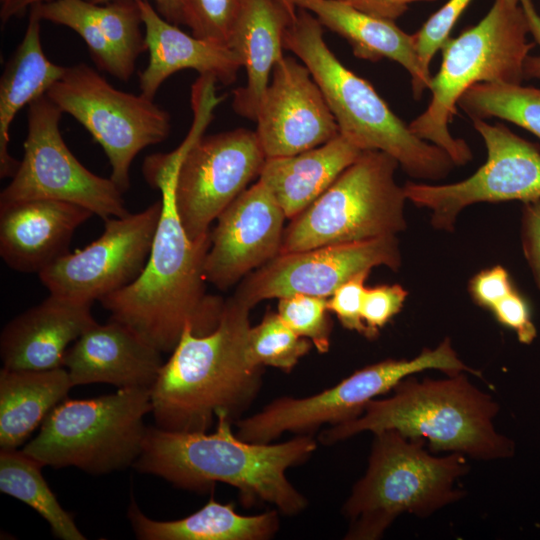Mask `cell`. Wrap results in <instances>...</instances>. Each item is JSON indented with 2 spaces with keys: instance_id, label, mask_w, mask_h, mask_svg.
Instances as JSON below:
<instances>
[{
  "instance_id": "17",
  "label": "cell",
  "mask_w": 540,
  "mask_h": 540,
  "mask_svg": "<svg viewBox=\"0 0 540 540\" xmlns=\"http://www.w3.org/2000/svg\"><path fill=\"white\" fill-rule=\"evenodd\" d=\"M256 133L267 158L318 147L339 134L336 120L308 68L283 57L260 102Z\"/></svg>"
},
{
  "instance_id": "19",
  "label": "cell",
  "mask_w": 540,
  "mask_h": 540,
  "mask_svg": "<svg viewBox=\"0 0 540 540\" xmlns=\"http://www.w3.org/2000/svg\"><path fill=\"white\" fill-rule=\"evenodd\" d=\"M30 9L41 21L76 32L86 43L97 67L121 81L131 78L138 56L146 50L138 0H113L105 4L50 0Z\"/></svg>"
},
{
  "instance_id": "39",
  "label": "cell",
  "mask_w": 540,
  "mask_h": 540,
  "mask_svg": "<svg viewBox=\"0 0 540 540\" xmlns=\"http://www.w3.org/2000/svg\"><path fill=\"white\" fill-rule=\"evenodd\" d=\"M514 290L508 271L500 265L478 272L469 282L473 301L489 311Z\"/></svg>"
},
{
  "instance_id": "43",
  "label": "cell",
  "mask_w": 540,
  "mask_h": 540,
  "mask_svg": "<svg viewBox=\"0 0 540 540\" xmlns=\"http://www.w3.org/2000/svg\"><path fill=\"white\" fill-rule=\"evenodd\" d=\"M95 4H105L113 0H86ZM158 13L167 21L179 25L183 24V11L181 0H152Z\"/></svg>"
},
{
  "instance_id": "10",
  "label": "cell",
  "mask_w": 540,
  "mask_h": 540,
  "mask_svg": "<svg viewBox=\"0 0 540 540\" xmlns=\"http://www.w3.org/2000/svg\"><path fill=\"white\" fill-rule=\"evenodd\" d=\"M399 163L379 150H364L335 182L285 227L280 253L396 236L406 229Z\"/></svg>"
},
{
  "instance_id": "27",
  "label": "cell",
  "mask_w": 540,
  "mask_h": 540,
  "mask_svg": "<svg viewBox=\"0 0 540 540\" xmlns=\"http://www.w3.org/2000/svg\"><path fill=\"white\" fill-rule=\"evenodd\" d=\"M41 19L29 10L24 36L7 61L0 80V177H13L20 162L9 151L10 127L24 106L45 95L66 67L51 62L40 38Z\"/></svg>"
},
{
  "instance_id": "23",
  "label": "cell",
  "mask_w": 540,
  "mask_h": 540,
  "mask_svg": "<svg viewBox=\"0 0 540 540\" xmlns=\"http://www.w3.org/2000/svg\"><path fill=\"white\" fill-rule=\"evenodd\" d=\"M149 53L139 74V89L154 100L162 83L177 71L193 69L212 75L224 85L233 83L242 67L237 55L225 45L189 35L163 18L148 0H138Z\"/></svg>"
},
{
  "instance_id": "9",
  "label": "cell",
  "mask_w": 540,
  "mask_h": 540,
  "mask_svg": "<svg viewBox=\"0 0 540 540\" xmlns=\"http://www.w3.org/2000/svg\"><path fill=\"white\" fill-rule=\"evenodd\" d=\"M152 411L151 390L118 389L90 399H65L22 449L43 466L102 475L134 465Z\"/></svg>"
},
{
  "instance_id": "18",
  "label": "cell",
  "mask_w": 540,
  "mask_h": 540,
  "mask_svg": "<svg viewBox=\"0 0 540 540\" xmlns=\"http://www.w3.org/2000/svg\"><path fill=\"white\" fill-rule=\"evenodd\" d=\"M285 219L271 191L258 179L225 208L210 230L207 282L226 290L274 259L280 253Z\"/></svg>"
},
{
  "instance_id": "14",
  "label": "cell",
  "mask_w": 540,
  "mask_h": 540,
  "mask_svg": "<svg viewBox=\"0 0 540 540\" xmlns=\"http://www.w3.org/2000/svg\"><path fill=\"white\" fill-rule=\"evenodd\" d=\"M486 147V161L468 178L449 184L407 182V200L426 208L431 225L453 231L466 207L481 202L540 200V147L503 123L472 120Z\"/></svg>"
},
{
  "instance_id": "8",
  "label": "cell",
  "mask_w": 540,
  "mask_h": 540,
  "mask_svg": "<svg viewBox=\"0 0 540 540\" xmlns=\"http://www.w3.org/2000/svg\"><path fill=\"white\" fill-rule=\"evenodd\" d=\"M216 82L204 75L192 86L194 123L174 185L178 216L190 239L210 232L212 222L259 177L267 158L256 131L238 128L203 136L223 100L215 94Z\"/></svg>"
},
{
  "instance_id": "45",
  "label": "cell",
  "mask_w": 540,
  "mask_h": 540,
  "mask_svg": "<svg viewBox=\"0 0 540 540\" xmlns=\"http://www.w3.org/2000/svg\"><path fill=\"white\" fill-rule=\"evenodd\" d=\"M282 1L293 9L297 8V6L295 5V0H282Z\"/></svg>"
},
{
  "instance_id": "3",
  "label": "cell",
  "mask_w": 540,
  "mask_h": 540,
  "mask_svg": "<svg viewBox=\"0 0 540 540\" xmlns=\"http://www.w3.org/2000/svg\"><path fill=\"white\" fill-rule=\"evenodd\" d=\"M249 306L225 301L220 322L206 335L186 327L151 389L155 426L176 432H208L217 414L234 424L262 386L264 367L248 355Z\"/></svg>"
},
{
  "instance_id": "33",
  "label": "cell",
  "mask_w": 540,
  "mask_h": 540,
  "mask_svg": "<svg viewBox=\"0 0 540 540\" xmlns=\"http://www.w3.org/2000/svg\"><path fill=\"white\" fill-rule=\"evenodd\" d=\"M328 298L293 294L278 299L277 313L299 336L308 339L319 353L330 348L332 322Z\"/></svg>"
},
{
  "instance_id": "20",
  "label": "cell",
  "mask_w": 540,
  "mask_h": 540,
  "mask_svg": "<svg viewBox=\"0 0 540 540\" xmlns=\"http://www.w3.org/2000/svg\"><path fill=\"white\" fill-rule=\"evenodd\" d=\"M93 215L59 200L0 202V256L14 271L39 274L69 252L73 234Z\"/></svg>"
},
{
  "instance_id": "31",
  "label": "cell",
  "mask_w": 540,
  "mask_h": 540,
  "mask_svg": "<svg viewBox=\"0 0 540 540\" xmlns=\"http://www.w3.org/2000/svg\"><path fill=\"white\" fill-rule=\"evenodd\" d=\"M457 106L471 120L498 118L515 124L540 140V88L508 83H477Z\"/></svg>"
},
{
  "instance_id": "4",
  "label": "cell",
  "mask_w": 540,
  "mask_h": 540,
  "mask_svg": "<svg viewBox=\"0 0 540 540\" xmlns=\"http://www.w3.org/2000/svg\"><path fill=\"white\" fill-rule=\"evenodd\" d=\"M465 373L423 380L410 375L389 397L371 400L358 418L323 430L319 441L332 445L363 432L395 430L424 440L434 452L484 461L512 457L514 442L494 425L499 405Z\"/></svg>"
},
{
  "instance_id": "40",
  "label": "cell",
  "mask_w": 540,
  "mask_h": 540,
  "mask_svg": "<svg viewBox=\"0 0 540 540\" xmlns=\"http://www.w3.org/2000/svg\"><path fill=\"white\" fill-rule=\"evenodd\" d=\"M520 237L524 257L540 290V200L523 203Z\"/></svg>"
},
{
  "instance_id": "24",
  "label": "cell",
  "mask_w": 540,
  "mask_h": 540,
  "mask_svg": "<svg viewBox=\"0 0 540 540\" xmlns=\"http://www.w3.org/2000/svg\"><path fill=\"white\" fill-rule=\"evenodd\" d=\"M296 13L282 0L243 1L228 41L247 74L246 85L233 92L232 106L240 116L255 120L270 74L284 57V35Z\"/></svg>"
},
{
  "instance_id": "2",
  "label": "cell",
  "mask_w": 540,
  "mask_h": 540,
  "mask_svg": "<svg viewBox=\"0 0 540 540\" xmlns=\"http://www.w3.org/2000/svg\"><path fill=\"white\" fill-rule=\"evenodd\" d=\"M233 424L219 413L213 433L149 426L133 466L180 489L204 492L221 482L237 489L246 507L267 503L284 515L301 513L308 501L286 471L306 462L317 441L306 434L281 443H253L240 439Z\"/></svg>"
},
{
  "instance_id": "42",
  "label": "cell",
  "mask_w": 540,
  "mask_h": 540,
  "mask_svg": "<svg viewBox=\"0 0 540 540\" xmlns=\"http://www.w3.org/2000/svg\"><path fill=\"white\" fill-rule=\"evenodd\" d=\"M526 15L529 33L534 43L540 48V15L532 0H520ZM524 79H536L540 81V53L529 55L524 64Z\"/></svg>"
},
{
  "instance_id": "16",
  "label": "cell",
  "mask_w": 540,
  "mask_h": 540,
  "mask_svg": "<svg viewBox=\"0 0 540 540\" xmlns=\"http://www.w3.org/2000/svg\"><path fill=\"white\" fill-rule=\"evenodd\" d=\"M400 265L396 236L279 253L248 274L233 296L250 308L266 299L293 294L329 298L341 284L360 272L377 266L396 271Z\"/></svg>"
},
{
  "instance_id": "21",
  "label": "cell",
  "mask_w": 540,
  "mask_h": 540,
  "mask_svg": "<svg viewBox=\"0 0 540 540\" xmlns=\"http://www.w3.org/2000/svg\"><path fill=\"white\" fill-rule=\"evenodd\" d=\"M161 354L130 327L109 318L73 342L63 366L73 386L104 383L151 390L164 364Z\"/></svg>"
},
{
  "instance_id": "22",
  "label": "cell",
  "mask_w": 540,
  "mask_h": 540,
  "mask_svg": "<svg viewBox=\"0 0 540 540\" xmlns=\"http://www.w3.org/2000/svg\"><path fill=\"white\" fill-rule=\"evenodd\" d=\"M91 306L50 294L11 319L0 335L3 367L15 370L64 367L69 345L97 323Z\"/></svg>"
},
{
  "instance_id": "13",
  "label": "cell",
  "mask_w": 540,
  "mask_h": 540,
  "mask_svg": "<svg viewBox=\"0 0 540 540\" xmlns=\"http://www.w3.org/2000/svg\"><path fill=\"white\" fill-rule=\"evenodd\" d=\"M62 114L46 94L28 105L24 156L1 191L0 202L65 201L89 209L104 221L129 214L118 186L89 171L67 147L59 128Z\"/></svg>"
},
{
  "instance_id": "29",
  "label": "cell",
  "mask_w": 540,
  "mask_h": 540,
  "mask_svg": "<svg viewBox=\"0 0 540 540\" xmlns=\"http://www.w3.org/2000/svg\"><path fill=\"white\" fill-rule=\"evenodd\" d=\"M74 387L65 367L0 370V447L17 449Z\"/></svg>"
},
{
  "instance_id": "35",
  "label": "cell",
  "mask_w": 540,
  "mask_h": 540,
  "mask_svg": "<svg viewBox=\"0 0 540 540\" xmlns=\"http://www.w3.org/2000/svg\"><path fill=\"white\" fill-rule=\"evenodd\" d=\"M473 0H448L415 32V48L424 71L431 75L430 65L462 13Z\"/></svg>"
},
{
  "instance_id": "36",
  "label": "cell",
  "mask_w": 540,
  "mask_h": 540,
  "mask_svg": "<svg viewBox=\"0 0 540 540\" xmlns=\"http://www.w3.org/2000/svg\"><path fill=\"white\" fill-rule=\"evenodd\" d=\"M407 296V290L400 284L366 288L361 314L368 339L376 338L380 329L400 312Z\"/></svg>"
},
{
  "instance_id": "28",
  "label": "cell",
  "mask_w": 540,
  "mask_h": 540,
  "mask_svg": "<svg viewBox=\"0 0 540 540\" xmlns=\"http://www.w3.org/2000/svg\"><path fill=\"white\" fill-rule=\"evenodd\" d=\"M277 509L257 515H241L233 503L213 497L199 510L177 520L147 517L132 498L127 517L140 540H268L279 530Z\"/></svg>"
},
{
  "instance_id": "25",
  "label": "cell",
  "mask_w": 540,
  "mask_h": 540,
  "mask_svg": "<svg viewBox=\"0 0 540 540\" xmlns=\"http://www.w3.org/2000/svg\"><path fill=\"white\" fill-rule=\"evenodd\" d=\"M295 5L311 12L323 27L346 39L357 58L371 62L389 59L400 64L411 77L415 100L429 88L432 75L420 63L414 35L404 32L393 20L337 0H295Z\"/></svg>"
},
{
  "instance_id": "15",
  "label": "cell",
  "mask_w": 540,
  "mask_h": 540,
  "mask_svg": "<svg viewBox=\"0 0 540 540\" xmlns=\"http://www.w3.org/2000/svg\"><path fill=\"white\" fill-rule=\"evenodd\" d=\"M161 210L160 199L105 220L95 241L55 260L38 274L40 281L52 295L88 304L126 287L148 260Z\"/></svg>"
},
{
  "instance_id": "32",
  "label": "cell",
  "mask_w": 540,
  "mask_h": 540,
  "mask_svg": "<svg viewBox=\"0 0 540 540\" xmlns=\"http://www.w3.org/2000/svg\"><path fill=\"white\" fill-rule=\"evenodd\" d=\"M312 343L296 334L278 315L267 311L248 335V355L260 367H273L289 373L311 349Z\"/></svg>"
},
{
  "instance_id": "11",
  "label": "cell",
  "mask_w": 540,
  "mask_h": 540,
  "mask_svg": "<svg viewBox=\"0 0 540 540\" xmlns=\"http://www.w3.org/2000/svg\"><path fill=\"white\" fill-rule=\"evenodd\" d=\"M429 369L480 376L445 338L437 347L424 348L411 359H386L365 366L317 394L277 398L259 412L239 419L235 433L240 439L262 444L272 443L286 432L312 435L325 424L334 426L358 418L371 400L392 391L404 378Z\"/></svg>"
},
{
  "instance_id": "34",
  "label": "cell",
  "mask_w": 540,
  "mask_h": 540,
  "mask_svg": "<svg viewBox=\"0 0 540 540\" xmlns=\"http://www.w3.org/2000/svg\"><path fill=\"white\" fill-rule=\"evenodd\" d=\"M243 1L181 0L183 24L197 38L228 46Z\"/></svg>"
},
{
  "instance_id": "41",
  "label": "cell",
  "mask_w": 540,
  "mask_h": 540,
  "mask_svg": "<svg viewBox=\"0 0 540 540\" xmlns=\"http://www.w3.org/2000/svg\"><path fill=\"white\" fill-rule=\"evenodd\" d=\"M373 16L395 21L402 16L409 5L415 2L435 0H337Z\"/></svg>"
},
{
  "instance_id": "37",
  "label": "cell",
  "mask_w": 540,
  "mask_h": 540,
  "mask_svg": "<svg viewBox=\"0 0 540 540\" xmlns=\"http://www.w3.org/2000/svg\"><path fill=\"white\" fill-rule=\"evenodd\" d=\"M370 271H363L341 284L328 298V309L341 325L367 338V328L362 319V302L366 291L365 282Z\"/></svg>"
},
{
  "instance_id": "1",
  "label": "cell",
  "mask_w": 540,
  "mask_h": 540,
  "mask_svg": "<svg viewBox=\"0 0 540 540\" xmlns=\"http://www.w3.org/2000/svg\"><path fill=\"white\" fill-rule=\"evenodd\" d=\"M179 150L145 158L147 183L161 192L162 210L148 260L129 285L99 302L117 320L161 353H171L183 331L206 335L220 322L225 301L207 293L204 266L210 232L190 239L174 199Z\"/></svg>"
},
{
  "instance_id": "30",
  "label": "cell",
  "mask_w": 540,
  "mask_h": 540,
  "mask_svg": "<svg viewBox=\"0 0 540 540\" xmlns=\"http://www.w3.org/2000/svg\"><path fill=\"white\" fill-rule=\"evenodd\" d=\"M44 466L23 450L0 449V491L14 497L46 520L61 540H85L70 513L63 509L44 479Z\"/></svg>"
},
{
  "instance_id": "5",
  "label": "cell",
  "mask_w": 540,
  "mask_h": 540,
  "mask_svg": "<svg viewBox=\"0 0 540 540\" xmlns=\"http://www.w3.org/2000/svg\"><path fill=\"white\" fill-rule=\"evenodd\" d=\"M284 49L308 68L339 133L361 150L389 154L409 176L420 180H440L453 169L455 164L444 150L416 136L367 80L339 61L311 12L297 7L284 35Z\"/></svg>"
},
{
  "instance_id": "6",
  "label": "cell",
  "mask_w": 540,
  "mask_h": 540,
  "mask_svg": "<svg viewBox=\"0 0 540 540\" xmlns=\"http://www.w3.org/2000/svg\"><path fill=\"white\" fill-rule=\"evenodd\" d=\"M529 27L520 0H494L488 13L441 47L442 62L431 77L430 101L408 125L419 138L444 150L455 166L473 159L464 139L449 125L462 94L477 83L522 84L524 64L536 45L528 42Z\"/></svg>"
},
{
  "instance_id": "44",
  "label": "cell",
  "mask_w": 540,
  "mask_h": 540,
  "mask_svg": "<svg viewBox=\"0 0 540 540\" xmlns=\"http://www.w3.org/2000/svg\"><path fill=\"white\" fill-rule=\"evenodd\" d=\"M50 0H0V18L3 24L12 18L23 16L29 9Z\"/></svg>"
},
{
  "instance_id": "12",
  "label": "cell",
  "mask_w": 540,
  "mask_h": 540,
  "mask_svg": "<svg viewBox=\"0 0 540 540\" xmlns=\"http://www.w3.org/2000/svg\"><path fill=\"white\" fill-rule=\"evenodd\" d=\"M46 95L102 147L111 165L110 179L123 193L138 153L163 142L171 130L170 114L154 100L113 87L85 63L66 67Z\"/></svg>"
},
{
  "instance_id": "7",
  "label": "cell",
  "mask_w": 540,
  "mask_h": 540,
  "mask_svg": "<svg viewBox=\"0 0 540 540\" xmlns=\"http://www.w3.org/2000/svg\"><path fill=\"white\" fill-rule=\"evenodd\" d=\"M373 435L366 472L342 507L349 520L344 539H380L400 515L425 518L464 497L455 483L469 470L466 456H433L424 440L395 430Z\"/></svg>"
},
{
  "instance_id": "26",
  "label": "cell",
  "mask_w": 540,
  "mask_h": 540,
  "mask_svg": "<svg viewBox=\"0 0 540 540\" xmlns=\"http://www.w3.org/2000/svg\"><path fill=\"white\" fill-rule=\"evenodd\" d=\"M363 152L340 133L292 156L266 158L259 180L292 219L315 202Z\"/></svg>"
},
{
  "instance_id": "38",
  "label": "cell",
  "mask_w": 540,
  "mask_h": 540,
  "mask_svg": "<svg viewBox=\"0 0 540 540\" xmlns=\"http://www.w3.org/2000/svg\"><path fill=\"white\" fill-rule=\"evenodd\" d=\"M490 311L501 325L515 332L520 343L531 344L537 337L528 302L516 289Z\"/></svg>"
}]
</instances>
